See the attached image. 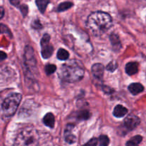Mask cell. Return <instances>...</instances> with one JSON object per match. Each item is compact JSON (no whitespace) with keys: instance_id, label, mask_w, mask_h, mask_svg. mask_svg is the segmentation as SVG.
Here are the masks:
<instances>
[{"instance_id":"cell-1","label":"cell","mask_w":146,"mask_h":146,"mask_svg":"<svg viewBox=\"0 0 146 146\" xmlns=\"http://www.w3.org/2000/svg\"><path fill=\"white\" fill-rule=\"evenodd\" d=\"M87 27L94 36H101L113 25L110 15L104 11H95L90 14L86 23Z\"/></svg>"},{"instance_id":"cell-2","label":"cell","mask_w":146,"mask_h":146,"mask_svg":"<svg viewBox=\"0 0 146 146\" xmlns=\"http://www.w3.org/2000/svg\"><path fill=\"white\" fill-rule=\"evenodd\" d=\"M84 74L82 65L76 60H71L63 64L59 71V77L64 82L74 83L80 81Z\"/></svg>"},{"instance_id":"cell-3","label":"cell","mask_w":146,"mask_h":146,"mask_svg":"<svg viewBox=\"0 0 146 146\" xmlns=\"http://www.w3.org/2000/svg\"><path fill=\"white\" fill-rule=\"evenodd\" d=\"M39 135L34 128H26L20 132L15 139L17 145H37L39 143Z\"/></svg>"},{"instance_id":"cell-4","label":"cell","mask_w":146,"mask_h":146,"mask_svg":"<svg viewBox=\"0 0 146 146\" xmlns=\"http://www.w3.org/2000/svg\"><path fill=\"white\" fill-rule=\"evenodd\" d=\"M21 100V95L17 93L10 94L3 101L1 108L4 115L7 117L11 116L15 113Z\"/></svg>"},{"instance_id":"cell-5","label":"cell","mask_w":146,"mask_h":146,"mask_svg":"<svg viewBox=\"0 0 146 146\" xmlns=\"http://www.w3.org/2000/svg\"><path fill=\"white\" fill-rule=\"evenodd\" d=\"M50 36L47 34L43 36L41 40V46H42V56L44 58H48L52 55L54 48L50 44Z\"/></svg>"},{"instance_id":"cell-6","label":"cell","mask_w":146,"mask_h":146,"mask_svg":"<svg viewBox=\"0 0 146 146\" xmlns=\"http://www.w3.org/2000/svg\"><path fill=\"white\" fill-rule=\"evenodd\" d=\"M24 58V64L27 68H34L36 66V59L34 57V51L29 46L26 47Z\"/></svg>"},{"instance_id":"cell-7","label":"cell","mask_w":146,"mask_h":146,"mask_svg":"<svg viewBox=\"0 0 146 146\" xmlns=\"http://www.w3.org/2000/svg\"><path fill=\"white\" fill-rule=\"evenodd\" d=\"M140 123V120L137 115L130 114L125 118L124 121V126L127 131H133L137 128Z\"/></svg>"},{"instance_id":"cell-8","label":"cell","mask_w":146,"mask_h":146,"mask_svg":"<svg viewBox=\"0 0 146 146\" xmlns=\"http://www.w3.org/2000/svg\"><path fill=\"white\" fill-rule=\"evenodd\" d=\"M104 68L102 64H95L92 66V73L94 77L97 79L101 80L104 74Z\"/></svg>"},{"instance_id":"cell-9","label":"cell","mask_w":146,"mask_h":146,"mask_svg":"<svg viewBox=\"0 0 146 146\" xmlns=\"http://www.w3.org/2000/svg\"><path fill=\"white\" fill-rule=\"evenodd\" d=\"M128 90L133 95L135 96L144 91V86L140 83H133L128 86Z\"/></svg>"},{"instance_id":"cell-10","label":"cell","mask_w":146,"mask_h":146,"mask_svg":"<svg viewBox=\"0 0 146 146\" xmlns=\"http://www.w3.org/2000/svg\"><path fill=\"white\" fill-rule=\"evenodd\" d=\"M128 111L125 107L122 105H117L113 111V115L116 118H123L127 113Z\"/></svg>"},{"instance_id":"cell-11","label":"cell","mask_w":146,"mask_h":146,"mask_svg":"<svg viewBox=\"0 0 146 146\" xmlns=\"http://www.w3.org/2000/svg\"><path fill=\"white\" fill-rule=\"evenodd\" d=\"M125 71L129 76L134 75L138 71V64L137 62H129L125 66Z\"/></svg>"},{"instance_id":"cell-12","label":"cell","mask_w":146,"mask_h":146,"mask_svg":"<svg viewBox=\"0 0 146 146\" xmlns=\"http://www.w3.org/2000/svg\"><path fill=\"white\" fill-rule=\"evenodd\" d=\"M43 123L46 126L49 127V128H54V123H55V119H54V115L51 113H48L46 114L44 118H43Z\"/></svg>"},{"instance_id":"cell-13","label":"cell","mask_w":146,"mask_h":146,"mask_svg":"<svg viewBox=\"0 0 146 146\" xmlns=\"http://www.w3.org/2000/svg\"><path fill=\"white\" fill-rule=\"evenodd\" d=\"M110 41H111L112 45L115 49L118 50L121 48V43H120V38L117 34H112L110 35Z\"/></svg>"},{"instance_id":"cell-14","label":"cell","mask_w":146,"mask_h":146,"mask_svg":"<svg viewBox=\"0 0 146 146\" xmlns=\"http://www.w3.org/2000/svg\"><path fill=\"white\" fill-rule=\"evenodd\" d=\"M50 0H36V4L37 6V8L40 10L41 13H44L47 5L50 3Z\"/></svg>"},{"instance_id":"cell-15","label":"cell","mask_w":146,"mask_h":146,"mask_svg":"<svg viewBox=\"0 0 146 146\" xmlns=\"http://www.w3.org/2000/svg\"><path fill=\"white\" fill-rule=\"evenodd\" d=\"M71 130L72 129L69 128V126L67 125V128L65 131V135H64L65 141L70 144L73 143L76 141V137L73 134H72Z\"/></svg>"},{"instance_id":"cell-16","label":"cell","mask_w":146,"mask_h":146,"mask_svg":"<svg viewBox=\"0 0 146 146\" xmlns=\"http://www.w3.org/2000/svg\"><path fill=\"white\" fill-rule=\"evenodd\" d=\"M142 140H143L142 136H140V135H135V136L130 138V139L126 143V145H130V146L137 145L142 142Z\"/></svg>"},{"instance_id":"cell-17","label":"cell","mask_w":146,"mask_h":146,"mask_svg":"<svg viewBox=\"0 0 146 146\" xmlns=\"http://www.w3.org/2000/svg\"><path fill=\"white\" fill-rule=\"evenodd\" d=\"M72 6H73V3L70 2V1H64V2H62L61 3V4H59V6L57 7V11H59V12L66 11V10L71 8Z\"/></svg>"},{"instance_id":"cell-18","label":"cell","mask_w":146,"mask_h":146,"mask_svg":"<svg viewBox=\"0 0 146 146\" xmlns=\"http://www.w3.org/2000/svg\"><path fill=\"white\" fill-rule=\"evenodd\" d=\"M57 58L61 61H65L69 58V52L64 48H60L57 51Z\"/></svg>"},{"instance_id":"cell-19","label":"cell","mask_w":146,"mask_h":146,"mask_svg":"<svg viewBox=\"0 0 146 146\" xmlns=\"http://www.w3.org/2000/svg\"><path fill=\"white\" fill-rule=\"evenodd\" d=\"M90 117V113L87 110H84V111H81L78 113L77 118V119L80 121H84V120L88 119Z\"/></svg>"},{"instance_id":"cell-20","label":"cell","mask_w":146,"mask_h":146,"mask_svg":"<svg viewBox=\"0 0 146 146\" xmlns=\"http://www.w3.org/2000/svg\"><path fill=\"white\" fill-rule=\"evenodd\" d=\"M110 143L109 138L105 135H102L98 138V145L101 146H106Z\"/></svg>"},{"instance_id":"cell-21","label":"cell","mask_w":146,"mask_h":146,"mask_svg":"<svg viewBox=\"0 0 146 146\" xmlns=\"http://www.w3.org/2000/svg\"><path fill=\"white\" fill-rule=\"evenodd\" d=\"M56 69H57V66L54 65V64H47L45 66V68H44V71H45L46 74L47 75L54 74L55 72Z\"/></svg>"},{"instance_id":"cell-22","label":"cell","mask_w":146,"mask_h":146,"mask_svg":"<svg viewBox=\"0 0 146 146\" xmlns=\"http://www.w3.org/2000/svg\"><path fill=\"white\" fill-rule=\"evenodd\" d=\"M117 68V64L116 61H113L111 62H110L108 64V65L107 66V70L109 71H111V72H113L114 71H115Z\"/></svg>"},{"instance_id":"cell-23","label":"cell","mask_w":146,"mask_h":146,"mask_svg":"<svg viewBox=\"0 0 146 146\" xmlns=\"http://www.w3.org/2000/svg\"><path fill=\"white\" fill-rule=\"evenodd\" d=\"M31 27H32V28L38 29H41L42 26L40 20H34V21H33L32 23H31Z\"/></svg>"},{"instance_id":"cell-24","label":"cell","mask_w":146,"mask_h":146,"mask_svg":"<svg viewBox=\"0 0 146 146\" xmlns=\"http://www.w3.org/2000/svg\"><path fill=\"white\" fill-rule=\"evenodd\" d=\"M20 9H21V13H22L23 16L25 17L27 14L28 13V7L27 5H22L20 7Z\"/></svg>"},{"instance_id":"cell-25","label":"cell","mask_w":146,"mask_h":146,"mask_svg":"<svg viewBox=\"0 0 146 146\" xmlns=\"http://www.w3.org/2000/svg\"><path fill=\"white\" fill-rule=\"evenodd\" d=\"M86 145H98V139H97V138H92V139L90 140L89 142H87V143H86Z\"/></svg>"},{"instance_id":"cell-26","label":"cell","mask_w":146,"mask_h":146,"mask_svg":"<svg viewBox=\"0 0 146 146\" xmlns=\"http://www.w3.org/2000/svg\"><path fill=\"white\" fill-rule=\"evenodd\" d=\"M9 32L10 31H9L8 28H7L6 26L0 24V34H1V33H9Z\"/></svg>"},{"instance_id":"cell-27","label":"cell","mask_w":146,"mask_h":146,"mask_svg":"<svg viewBox=\"0 0 146 146\" xmlns=\"http://www.w3.org/2000/svg\"><path fill=\"white\" fill-rule=\"evenodd\" d=\"M7 58V54L4 51H0V60H4Z\"/></svg>"},{"instance_id":"cell-28","label":"cell","mask_w":146,"mask_h":146,"mask_svg":"<svg viewBox=\"0 0 146 146\" xmlns=\"http://www.w3.org/2000/svg\"><path fill=\"white\" fill-rule=\"evenodd\" d=\"M10 3L14 6H18L19 4L20 0H9Z\"/></svg>"},{"instance_id":"cell-29","label":"cell","mask_w":146,"mask_h":146,"mask_svg":"<svg viewBox=\"0 0 146 146\" xmlns=\"http://www.w3.org/2000/svg\"><path fill=\"white\" fill-rule=\"evenodd\" d=\"M4 9L3 7H0V19L4 17Z\"/></svg>"}]
</instances>
